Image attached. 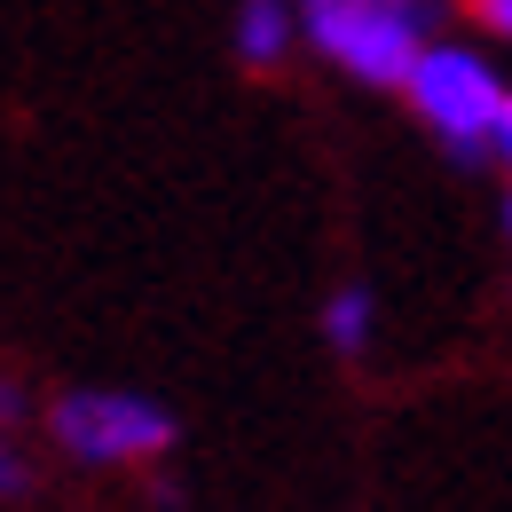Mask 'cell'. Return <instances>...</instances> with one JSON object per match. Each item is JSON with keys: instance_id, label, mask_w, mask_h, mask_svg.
I'll use <instances>...</instances> for the list:
<instances>
[{"instance_id": "cell-4", "label": "cell", "mask_w": 512, "mask_h": 512, "mask_svg": "<svg viewBox=\"0 0 512 512\" xmlns=\"http://www.w3.org/2000/svg\"><path fill=\"white\" fill-rule=\"evenodd\" d=\"M292 32H300V8L292 0H245L237 8V56L245 64H276L292 48Z\"/></svg>"}, {"instance_id": "cell-2", "label": "cell", "mask_w": 512, "mask_h": 512, "mask_svg": "<svg viewBox=\"0 0 512 512\" xmlns=\"http://www.w3.org/2000/svg\"><path fill=\"white\" fill-rule=\"evenodd\" d=\"M402 95H410V111L442 134L457 158H481L489 134H497V111H505L497 64H489L481 48H457V40H426L418 64H410V79H402Z\"/></svg>"}, {"instance_id": "cell-6", "label": "cell", "mask_w": 512, "mask_h": 512, "mask_svg": "<svg viewBox=\"0 0 512 512\" xmlns=\"http://www.w3.org/2000/svg\"><path fill=\"white\" fill-rule=\"evenodd\" d=\"M32 489V465L16 457V434H0V497H24Z\"/></svg>"}, {"instance_id": "cell-3", "label": "cell", "mask_w": 512, "mask_h": 512, "mask_svg": "<svg viewBox=\"0 0 512 512\" xmlns=\"http://www.w3.org/2000/svg\"><path fill=\"white\" fill-rule=\"evenodd\" d=\"M48 442L71 465H150L174 449V410L150 394H119V386H79L48 402Z\"/></svg>"}, {"instance_id": "cell-8", "label": "cell", "mask_w": 512, "mask_h": 512, "mask_svg": "<svg viewBox=\"0 0 512 512\" xmlns=\"http://www.w3.org/2000/svg\"><path fill=\"white\" fill-rule=\"evenodd\" d=\"M489 150L512 166V95H505V111H497V134H489Z\"/></svg>"}, {"instance_id": "cell-5", "label": "cell", "mask_w": 512, "mask_h": 512, "mask_svg": "<svg viewBox=\"0 0 512 512\" xmlns=\"http://www.w3.org/2000/svg\"><path fill=\"white\" fill-rule=\"evenodd\" d=\"M323 339H331L339 355H363V339H371V292H363V284H339V292L323 300Z\"/></svg>"}, {"instance_id": "cell-9", "label": "cell", "mask_w": 512, "mask_h": 512, "mask_svg": "<svg viewBox=\"0 0 512 512\" xmlns=\"http://www.w3.org/2000/svg\"><path fill=\"white\" fill-rule=\"evenodd\" d=\"M16 418H24V394H16V386L0 379V434H8V426H16Z\"/></svg>"}, {"instance_id": "cell-1", "label": "cell", "mask_w": 512, "mask_h": 512, "mask_svg": "<svg viewBox=\"0 0 512 512\" xmlns=\"http://www.w3.org/2000/svg\"><path fill=\"white\" fill-rule=\"evenodd\" d=\"M300 32L363 87H402L426 48L418 0H300Z\"/></svg>"}, {"instance_id": "cell-10", "label": "cell", "mask_w": 512, "mask_h": 512, "mask_svg": "<svg viewBox=\"0 0 512 512\" xmlns=\"http://www.w3.org/2000/svg\"><path fill=\"white\" fill-rule=\"evenodd\" d=\"M505 237H512V197H505Z\"/></svg>"}, {"instance_id": "cell-7", "label": "cell", "mask_w": 512, "mask_h": 512, "mask_svg": "<svg viewBox=\"0 0 512 512\" xmlns=\"http://www.w3.org/2000/svg\"><path fill=\"white\" fill-rule=\"evenodd\" d=\"M473 16H481L497 40H512V0H473Z\"/></svg>"}]
</instances>
